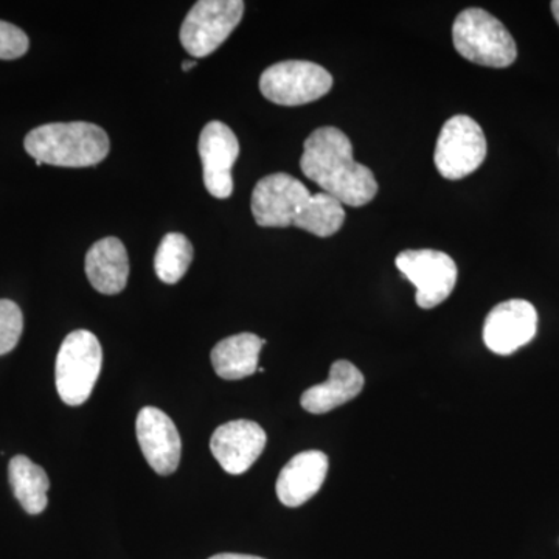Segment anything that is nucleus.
<instances>
[{"instance_id":"nucleus-3","label":"nucleus","mask_w":559,"mask_h":559,"mask_svg":"<svg viewBox=\"0 0 559 559\" xmlns=\"http://www.w3.org/2000/svg\"><path fill=\"white\" fill-rule=\"evenodd\" d=\"M24 146L38 167L47 164L66 168L100 164L110 150L105 130L87 121L43 124L28 132Z\"/></svg>"},{"instance_id":"nucleus-8","label":"nucleus","mask_w":559,"mask_h":559,"mask_svg":"<svg viewBox=\"0 0 559 559\" xmlns=\"http://www.w3.org/2000/svg\"><path fill=\"white\" fill-rule=\"evenodd\" d=\"M245 14L241 0H200L180 27V43L191 57L204 58L229 38Z\"/></svg>"},{"instance_id":"nucleus-24","label":"nucleus","mask_w":559,"mask_h":559,"mask_svg":"<svg viewBox=\"0 0 559 559\" xmlns=\"http://www.w3.org/2000/svg\"><path fill=\"white\" fill-rule=\"evenodd\" d=\"M194 66H197V61H183L182 62V70L183 72H190L191 69L194 68Z\"/></svg>"},{"instance_id":"nucleus-7","label":"nucleus","mask_w":559,"mask_h":559,"mask_svg":"<svg viewBox=\"0 0 559 559\" xmlns=\"http://www.w3.org/2000/svg\"><path fill=\"white\" fill-rule=\"evenodd\" d=\"M487 150L480 124L468 116H454L441 128L433 162L444 179L460 180L484 164Z\"/></svg>"},{"instance_id":"nucleus-14","label":"nucleus","mask_w":559,"mask_h":559,"mask_svg":"<svg viewBox=\"0 0 559 559\" xmlns=\"http://www.w3.org/2000/svg\"><path fill=\"white\" fill-rule=\"evenodd\" d=\"M329 457L322 451H305L294 455L280 473L277 496L289 509L304 506L318 495L329 473Z\"/></svg>"},{"instance_id":"nucleus-9","label":"nucleus","mask_w":559,"mask_h":559,"mask_svg":"<svg viewBox=\"0 0 559 559\" xmlns=\"http://www.w3.org/2000/svg\"><path fill=\"white\" fill-rule=\"evenodd\" d=\"M396 267L417 288V305L432 310L451 296L457 283V264L448 253L433 249L403 250Z\"/></svg>"},{"instance_id":"nucleus-10","label":"nucleus","mask_w":559,"mask_h":559,"mask_svg":"<svg viewBox=\"0 0 559 559\" xmlns=\"http://www.w3.org/2000/svg\"><path fill=\"white\" fill-rule=\"evenodd\" d=\"M538 311L527 300L513 299L496 305L484 323V342L489 352L513 355L535 340Z\"/></svg>"},{"instance_id":"nucleus-19","label":"nucleus","mask_w":559,"mask_h":559,"mask_svg":"<svg viewBox=\"0 0 559 559\" xmlns=\"http://www.w3.org/2000/svg\"><path fill=\"white\" fill-rule=\"evenodd\" d=\"M191 261H193V246L189 238L178 231H171L162 238L154 257V270L162 282L175 285L187 274Z\"/></svg>"},{"instance_id":"nucleus-23","label":"nucleus","mask_w":559,"mask_h":559,"mask_svg":"<svg viewBox=\"0 0 559 559\" xmlns=\"http://www.w3.org/2000/svg\"><path fill=\"white\" fill-rule=\"evenodd\" d=\"M551 7V13H554L555 21L558 22L559 25V0H554V2L550 3Z\"/></svg>"},{"instance_id":"nucleus-13","label":"nucleus","mask_w":559,"mask_h":559,"mask_svg":"<svg viewBox=\"0 0 559 559\" xmlns=\"http://www.w3.org/2000/svg\"><path fill=\"white\" fill-rule=\"evenodd\" d=\"M135 430L140 450L151 468L160 476L175 473L182 454V441L173 419L157 407H143Z\"/></svg>"},{"instance_id":"nucleus-16","label":"nucleus","mask_w":559,"mask_h":559,"mask_svg":"<svg viewBox=\"0 0 559 559\" xmlns=\"http://www.w3.org/2000/svg\"><path fill=\"white\" fill-rule=\"evenodd\" d=\"M86 275L91 285L106 296L127 288L130 259L123 242L114 237L94 242L86 255Z\"/></svg>"},{"instance_id":"nucleus-5","label":"nucleus","mask_w":559,"mask_h":559,"mask_svg":"<svg viewBox=\"0 0 559 559\" xmlns=\"http://www.w3.org/2000/svg\"><path fill=\"white\" fill-rule=\"evenodd\" d=\"M103 349L97 336L76 330L62 342L57 356V390L68 406H81L90 400L100 377Z\"/></svg>"},{"instance_id":"nucleus-11","label":"nucleus","mask_w":559,"mask_h":559,"mask_svg":"<svg viewBox=\"0 0 559 559\" xmlns=\"http://www.w3.org/2000/svg\"><path fill=\"white\" fill-rule=\"evenodd\" d=\"M198 148H200L202 171H204L205 189L213 198L227 200L234 193L231 168L240 154L237 135L223 121L213 120L201 131Z\"/></svg>"},{"instance_id":"nucleus-6","label":"nucleus","mask_w":559,"mask_h":559,"mask_svg":"<svg viewBox=\"0 0 559 559\" xmlns=\"http://www.w3.org/2000/svg\"><path fill=\"white\" fill-rule=\"evenodd\" d=\"M333 87L329 70L311 61L277 62L261 73L260 91L280 106H301L325 97Z\"/></svg>"},{"instance_id":"nucleus-22","label":"nucleus","mask_w":559,"mask_h":559,"mask_svg":"<svg viewBox=\"0 0 559 559\" xmlns=\"http://www.w3.org/2000/svg\"><path fill=\"white\" fill-rule=\"evenodd\" d=\"M209 559H264L260 557H253V555H241V554H219Z\"/></svg>"},{"instance_id":"nucleus-4","label":"nucleus","mask_w":559,"mask_h":559,"mask_svg":"<svg viewBox=\"0 0 559 559\" xmlns=\"http://www.w3.org/2000/svg\"><path fill=\"white\" fill-rule=\"evenodd\" d=\"M460 57L485 68L503 69L518 58V47L506 25L481 9L462 11L452 25Z\"/></svg>"},{"instance_id":"nucleus-2","label":"nucleus","mask_w":559,"mask_h":559,"mask_svg":"<svg viewBox=\"0 0 559 559\" xmlns=\"http://www.w3.org/2000/svg\"><path fill=\"white\" fill-rule=\"evenodd\" d=\"M300 168L323 193L342 205L364 207L377 197L373 173L355 160L352 142L337 128L323 127L311 132L304 143Z\"/></svg>"},{"instance_id":"nucleus-12","label":"nucleus","mask_w":559,"mask_h":559,"mask_svg":"<svg viewBox=\"0 0 559 559\" xmlns=\"http://www.w3.org/2000/svg\"><path fill=\"white\" fill-rule=\"evenodd\" d=\"M266 432L255 421L237 419L219 426L210 440L213 457L226 473L245 474L266 447Z\"/></svg>"},{"instance_id":"nucleus-18","label":"nucleus","mask_w":559,"mask_h":559,"mask_svg":"<svg viewBox=\"0 0 559 559\" xmlns=\"http://www.w3.org/2000/svg\"><path fill=\"white\" fill-rule=\"evenodd\" d=\"M9 476L11 488L22 509L28 514H39L47 509L50 480L46 471L25 455H16L11 459Z\"/></svg>"},{"instance_id":"nucleus-1","label":"nucleus","mask_w":559,"mask_h":559,"mask_svg":"<svg viewBox=\"0 0 559 559\" xmlns=\"http://www.w3.org/2000/svg\"><path fill=\"white\" fill-rule=\"evenodd\" d=\"M252 215L261 227H290L326 238L344 226L345 210L326 193L311 194L304 182L286 173L260 179L252 193Z\"/></svg>"},{"instance_id":"nucleus-20","label":"nucleus","mask_w":559,"mask_h":559,"mask_svg":"<svg viewBox=\"0 0 559 559\" xmlns=\"http://www.w3.org/2000/svg\"><path fill=\"white\" fill-rule=\"evenodd\" d=\"M24 330L21 308L14 301L0 300V356L16 347Z\"/></svg>"},{"instance_id":"nucleus-15","label":"nucleus","mask_w":559,"mask_h":559,"mask_svg":"<svg viewBox=\"0 0 559 559\" xmlns=\"http://www.w3.org/2000/svg\"><path fill=\"white\" fill-rule=\"evenodd\" d=\"M364 374L349 360L341 359L331 366L329 380L305 390L300 404L310 414H326L355 400L362 392Z\"/></svg>"},{"instance_id":"nucleus-21","label":"nucleus","mask_w":559,"mask_h":559,"mask_svg":"<svg viewBox=\"0 0 559 559\" xmlns=\"http://www.w3.org/2000/svg\"><path fill=\"white\" fill-rule=\"evenodd\" d=\"M28 46L31 40L20 27L0 21V60H17L27 53Z\"/></svg>"},{"instance_id":"nucleus-17","label":"nucleus","mask_w":559,"mask_h":559,"mask_svg":"<svg viewBox=\"0 0 559 559\" xmlns=\"http://www.w3.org/2000/svg\"><path fill=\"white\" fill-rule=\"evenodd\" d=\"M266 341L260 340L257 334L241 333L227 337L212 349L213 369L223 380L238 381L252 377L259 371L261 348Z\"/></svg>"}]
</instances>
